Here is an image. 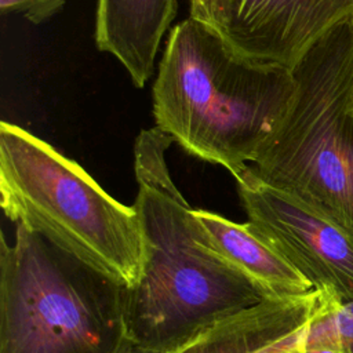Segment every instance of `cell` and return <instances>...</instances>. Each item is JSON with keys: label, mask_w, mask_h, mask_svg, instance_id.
<instances>
[{"label": "cell", "mask_w": 353, "mask_h": 353, "mask_svg": "<svg viewBox=\"0 0 353 353\" xmlns=\"http://www.w3.org/2000/svg\"><path fill=\"white\" fill-rule=\"evenodd\" d=\"M280 353H305V342L298 345V346H294V347H290L287 350H283Z\"/></svg>", "instance_id": "5bb4252c"}, {"label": "cell", "mask_w": 353, "mask_h": 353, "mask_svg": "<svg viewBox=\"0 0 353 353\" xmlns=\"http://www.w3.org/2000/svg\"><path fill=\"white\" fill-rule=\"evenodd\" d=\"M190 17L203 21L221 32L223 17V0H189Z\"/></svg>", "instance_id": "4fadbf2b"}, {"label": "cell", "mask_w": 353, "mask_h": 353, "mask_svg": "<svg viewBox=\"0 0 353 353\" xmlns=\"http://www.w3.org/2000/svg\"><path fill=\"white\" fill-rule=\"evenodd\" d=\"M172 143L156 127L142 130L134 142L132 205L143 232L145 265L121 299L127 339L143 353H170L270 298L204 243L193 208L168 170L165 153Z\"/></svg>", "instance_id": "6da1fadb"}, {"label": "cell", "mask_w": 353, "mask_h": 353, "mask_svg": "<svg viewBox=\"0 0 353 353\" xmlns=\"http://www.w3.org/2000/svg\"><path fill=\"white\" fill-rule=\"evenodd\" d=\"M350 15L353 0H223L219 33L239 55L292 70Z\"/></svg>", "instance_id": "52a82bcc"}, {"label": "cell", "mask_w": 353, "mask_h": 353, "mask_svg": "<svg viewBox=\"0 0 353 353\" xmlns=\"http://www.w3.org/2000/svg\"><path fill=\"white\" fill-rule=\"evenodd\" d=\"M334 303L320 290L269 298L204 330L170 353H280L306 341L313 319ZM125 353H143L131 345Z\"/></svg>", "instance_id": "ba28073f"}, {"label": "cell", "mask_w": 353, "mask_h": 353, "mask_svg": "<svg viewBox=\"0 0 353 353\" xmlns=\"http://www.w3.org/2000/svg\"><path fill=\"white\" fill-rule=\"evenodd\" d=\"M292 76L290 108L251 167L353 233V15L313 44Z\"/></svg>", "instance_id": "277c9868"}, {"label": "cell", "mask_w": 353, "mask_h": 353, "mask_svg": "<svg viewBox=\"0 0 353 353\" xmlns=\"http://www.w3.org/2000/svg\"><path fill=\"white\" fill-rule=\"evenodd\" d=\"M204 243L233 268L247 276L270 298L306 295L316 288L248 225L225 216L193 210Z\"/></svg>", "instance_id": "30bf717a"}, {"label": "cell", "mask_w": 353, "mask_h": 353, "mask_svg": "<svg viewBox=\"0 0 353 353\" xmlns=\"http://www.w3.org/2000/svg\"><path fill=\"white\" fill-rule=\"evenodd\" d=\"M234 182L251 229L316 290L339 305L353 302V233L294 194L263 182L251 164Z\"/></svg>", "instance_id": "8992f818"}, {"label": "cell", "mask_w": 353, "mask_h": 353, "mask_svg": "<svg viewBox=\"0 0 353 353\" xmlns=\"http://www.w3.org/2000/svg\"><path fill=\"white\" fill-rule=\"evenodd\" d=\"M176 10V0H97L95 46L113 55L132 84L143 88Z\"/></svg>", "instance_id": "9c48e42d"}, {"label": "cell", "mask_w": 353, "mask_h": 353, "mask_svg": "<svg viewBox=\"0 0 353 353\" xmlns=\"http://www.w3.org/2000/svg\"><path fill=\"white\" fill-rule=\"evenodd\" d=\"M294 91L291 69L239 55L189 15L171 29L159 61L153 119L183 152L234 178L274 135Z\"/></svg>", "instance_id": "7a4b0ae2"}, {"label": "cell", "mask_w": 353, "mask_h": 353, "mask_svg": "<svg viewBox=\"0 0 353 353\" xmlns=\"http://www.w3.org/2000/svg\"><path fill=\"white\" fill-rule=\"evenodd\" d=\"M0 196L15 225L124 290L139 281L145 239L134 205L113 199L79 163L8 121L0 123Z\"/></svg>", "instance_id": "3957f363"}, {"label": "cell", "mask_w": 353, "mask_h": 353, "mask_svg": "<svg viewBox=\"0 0 353 353\" xmlns=\"http://www.w3.org/2000/svg\"><path fill=\"white\" fill-rule=\"evenodd\" d=\"M316 321L336 335L346 353H353V302L323 310Z\"/></svg>", "instance_id": "8fae6325"}, {"label": "cell", "mask_w": 353, "mask_h": 353, "mask_svg": "<svg viewBox=\"0 0 353 353\" xmlns=\"http://www.w3.org/2000/svg\"><path fill=\"white\" fill-rule=\"evenodd\" d=\"M123 288L23 225L0 244V353H125Z\"/></svg>", "instance_id": "5b68a950"}, {"label": "cell", "mask_w": 353, "mask_h": 353, "mask_svg": "<svg viewBox=\"0 0 353 353\" xmlns=\"http://www.w3.org/2000/svg\"><path fill=\"white\" fill-rule=\"evenodd\" d=\"M68 0H0L3 15L18 12L32 23H43L58 14Z\"/></svg>", "instance_id": "7c38bea8"}]
</instances>
